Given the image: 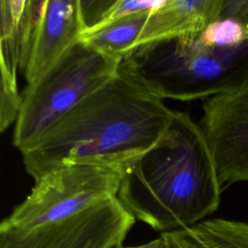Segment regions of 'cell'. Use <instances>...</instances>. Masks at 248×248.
<instances>
[{"label":"cell","instance_id":"cell-11","mask_svg":"<svg viewBox=\"0 0 248 248\" xmlns=\"http://www.w3.org/2000/svg\"><path fill=\"white\" fill-rule=\"evenodd\" d=\"M159 236L164 248H248V223L212 218Z\"/></svg>","mask_w":248,"mask_h":248},{"label":"cell","instance_id":"cell-16","mask_svg":"<svg viewBox=\"0 0 248 248\" xmlns=\"http://www.w3.org/2000/svg\"><path fill=\"white\" fill-rule=\"evenodd\" d=\"M162 241L160 237H157L149 242L140 244V245H137V246H129V247H120V248H158L161 245Z\"/></svg>","mask_w":248,"mask_h":248},{"label":"cell","instance_id":"cell-3","mask_svg":"<svg viewBox=\"0 0 248 248\" xmlns=\"http://www.w3.org/2000/svg\"><path fill=\"white\" fill-rule=\"evenodd\" d=\"M118 70L162 100L207 99L248 84V41L234 47L199 37L151 42L127 52Z\"/></svg>","mask_w":248,"mask_h":248},{"label":"cell","instance_id":"cell-18","mask_svg":"<svg viewBox=\"0 0 248 248\" xmlns=\"http://www.w3.org/2000/svg\"><path fill=\"white\" fill-rule=\"evenodd\" d=\"M159 237H160V236H159ZM161 241H162V239H161ZM158 248H164V247H163V242L161 243V245H160Z\"/></svg>","mask_w":248,"mask_h":248},{"label":"cell","instance_id":"cell-6","mask_svg":"<svg viewBox=\"0 0 248 248\" xmlns=\"http://www.w3.org/2000/svg\"><path fill=\"white\" fill-rule=\"evenodd\" d=\"M136 218L117 197L30 230H0V248H120Z\"/></svg>","mask_w":248,"mask_h":248},{"label":"cell","instance_id":"cell-10","mask_svg":"<svg viewBox=\"0 0 248 248\" xmlns=\"http://www.w3.org/2000/svg\"><path fill=\"white\" fill-rule=\"evenodd\" d=\"M223 2L224 0H164L150 12L134 47L167 39L199 37L219 19Z\"/></svg>","mask_w":248,"mask_h":248},{"label":"cell","instance_id":"cell-12","mask_svg":"<svg viewBox=\"0 0 248 248\" xmlns=\"http://www.w3.org/2000/svg\"><path fill=\"white\" fill-rule=\"evenodd\" d=\"M151 11L128 14L85 30L79 40L107 55L121 60L135 46Z\"/></svg>","mask_w":248,"mask_h":248},{"label":"cell","instance_id":"cell-4","mask_svg":"<svg viewBox=\"0 0 248 248\" xmlns=\"http://www.w3.org/2000/svg\"><path fill=\"white\" fill-rule=\"evenodd\" d=\"M120 59L77 42L43 76L27 84L15 123L13 144L22 151L86 96L111 79Z\"/></svg>","mask_w":248,"mask_h":248},{"label":"cell","instance_id":"cell-9","mask_svg":"<svg viewBox=\"0 0 248 248\" xmlns=\"http://www.w3.org/2000/svg\"><path fill=\"white\" fill-rule=\"evenodd\" d=\"M84 31L79 0H45L21 68L27 84L43 76L79 41Z\"/></svg>","mask_w":248,"mask_h":248},{"label":"cell","instance_id":"cell-13","mask_svg":"<svg viewBox=\"0 0 248 248\" xmlns=\"http://www.w3.org/2000/svg\"><path fill=\"white\" fill-rule=\"evenodd\" d=\"M85 30L100 26L122 16L139 11L136 0H79Z\"/></svg>","mask_w":248,"mask_h":248},{"label":"cell","instance_id":"cell-2","mask_svg":"<svg viewBox=\"0 0 248 248\" xmlns=\"http://www.w3.org/2000/svg\"><path fill=\"white\" fill-rule=\"evenodd\" d=\"M222 191L200 125L188 112L173 111L157 141L123 166L117 198L136 220L162 233L212 214Z\"/></svg>","mask_w":248,"mask_h":248},{"label":"cell","instance_id":"cell-5","mask_svg":"<svg viewBox=\"0 0 248 248\" xmlns=\"http://www.w3.org/2000/svg\"><path fill=\"white\" fill-rule=\"evenodd\" d=\"M123 166L73 165L39 179L23 202L0 223V230H30L74 216L117 197Z\"/></svg>","mask_w":248,"mask_h":248},{"label":"cell","instance_id":"cell-7","mask_svg":"<svg viewBox=\"0 0 248 248\" xmlns=\"http://www.w3.org/2000/svg\"><path fill=\"white\" fill-rule=\"evenodd\" d=\"M222 189L248 182V84L204 100L199 123Z\"/></svg>","mask_w":248,"mask_h":248},{"label":"cell","instance_id":"cell-15","mask_svg":"<svg viewBox=\"0 0 248 248\" xmlns=\"http://www.w3.org/2000/svg\"><path fill=\"white\" fill-rule=\"evenodd\" d=\"M219 18H232L248 25V0H224Z\"/></svg>","mask_w":248,"mask_h":248},{"label":"cell","instance_id":"cell-14","mask_svg":"<svg viewBox=\"0 0 248 248\" xmlns=\"http://www.w3.org/2000/svg\"><path fill=\"white\" fill-rule=\"evenodd\" d=\"M199 39L205 45L234 47L247 42L245 26L232 18H219L211 23Z\"/></svg>","mask_w":248,"mask_h":248},{"label":"cell","instance_id":"cell-1","mask_svg":"<svg viewBox=\"0 0 248 248\" xmlns=\"http://www.w3.org/2000/svg\"><path fill=\"white\" fill-rule=\"evenodd\" d=\"M173 110L118 70L21 152L34 180L73 165L124 166L151 147Z\"/></svg>","mask_w":248,"mask_h":248},{"label":"cell","instance_id":"cell-17","mask_svg":"<svg viewBox=\"0 0 248 248\" xmlns=\"http://www.w3.org/2000/svg\"><path fill=\"white\" fill-rule=\"evenodd\" d=\"M245 30H246V36H247V40H248V25L245 27Z\"/></svg>","mask_w":248,"mask_h":248},{"label":"cell","instance_id":"cell-8","mask_svg":"<svg viewBox=\"0 0 248 248\" xmlns=\"http://www.w3.org/2000/svg\"><path fill=\"white\" fill-rule=\"evenodd\" d=\"M45 0L0 1V128L15 124L22 104L16 72L27 57Z\"/></svg>","mask_w":248,"mask_h":248}]
</instances>
